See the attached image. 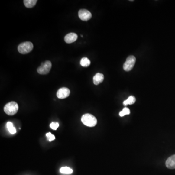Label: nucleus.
<instances>
[{"label":"nucleus","instance_id":"nucleus-9","mask_svg":"<svg viewBox=\"0 0 175 175\" xmlns=\"http://www.w3.org/2000/svg\"><path fill=\"white\" fill-rule=\"evenodd\" d=\"M165 165L169 169H175V155L168 158L165 162Z\"/></svg>","mask_w":175,"mask_h":175},{"label":"nucleus","instance_id":"nucleus-6","mask_svg":"<svg viewBox=\"0 0 175 175\" xmlns=\"http://www.w3.org/2000/svg\"><path fill=\"white\" fill-rule=\"evenodd\" d=\"M78 16L83 21H88L91 19L92 13L86 9H80L78 12Z\"/></svg>","mask_w":175,"mask_h":175},{"label":"nucleus","instance_id":"nucleus-17","mask_svg":"<svg viewBox=\"0 0 175 175\" xmlns=\"http://www.w3.org/2000/svg\"><path fill=\"white\" fill-rule=\"evenodd\" d=\"M46 136L47 137L48 140L50 142L54 140L55 139V136L53 135V134H52L51 132H49V133H46Z\"/></svg>","mask_w":175,"mask_h":175},{"label":"nucleus","instance_id":"nucleus-13","mask_svg":"<svg viewBox=\"0 0 175 175\" xmlns=\"http://www.w3.org/2000/svg\"><path fill=\"white\" fill-rule=\"evenodd\" d=\"M80 64L82 67H87L89 66L91 64V61L89 60V59H88L87 57H83L81 60Z\"/></svg>","mask_w":175,"mask_h":175},{"label":"nucleus","instance_id":"nucleus-14","mask_svg":"<svg viewBox=\"0 0 175 175\" xmlns=\"http://www.w3.org/2000/svg\"><path fill=\"white\" fill-rule=\"evenodd\" d=\"M6 127L8 128L9 132L11 134H14L16 133V129L13 127L12 123L10 122H8L6 124Z\"/></svg>","mask_w":175,"mask_h":175},{"label":"nucleus","instance_id":"nucleus-4","mask_svg":"<svg viewBox=\"0 0 175 175\" xmlns=\"http://www.w3.org/2000/svg\"><path fill=\"white\" fill-rule=\"evenodd\" d=\"M52 67V63L49 60L45 61L37 69V72L41 75H46L49 73Z\"/></svg>","mask_w":175,"mask_h":175},{"label":"nucleus","instance_id":"nucleus-12","mask_svg":"<svg viewBox=\"0 0 175 175\" xmlns=\"http://www.w3.org/2000/svg\"><path fill=\"white\" fill-rule=\"evenodd\" d=\"M136 102L135 97L133 96H130L127 100H125L123 102V105L125 106H127L128 105H132Z\"/></svg>","mask_w":175,"mask_h":175},{"label":"nucleus","instance_id":"nucleus-15","mask_svg":"<svg viewBox=\"0 0 175 175\" xmlns=\"http://www.w3.org/2000/svg\"><path fill=\"white\" fill-rule=\"evenodd\" d=\"M60 172L64 174H71L73 172V170L68 167H62L60 169Z\"/></svg>","mask_w":175,"mask_h":175},{"label":"nucleus","instance_id":"nucleus-18","mask_svg":"<svg viewBox=\"0 0 175 175\" xmlns=\"http://www.w3.org/2000/svg\"><path fill=\"white\" fill-rule=\"evenodd\" d=\"M50 126L52 129H53V130H57V128L59 127V124L58 123L52 122L50 124Z\"/></svg>","mask_w":175,"mask_h":175},{"label":"nucleus","instance_id":"nucleus-10","mask_svg":"<svg viewBox=\"0 0 175 175\" xmlns=\"http://www.w3.org/2000/svg\"><path fill=\"white\" fill-rule=\"evenodd\" d=\"M104 79V76L101 73H97L93 76V82L94 84L97 85L101 83Z\"/></svg>","mask_w":175,"mask_h":175},{"label":"nucleus","instance_id":"nucleus-5","mask_svg":"<svg viewBox=\"0 0 175 175\" xmlns=\"http://www.w3.org/2000/svg\"><path fill=\"white\" fill-rule=\"evenodd\" d=\"M136 62V57L133 56H130L127 58L126 61L123 65V68L126 72L131 71Z\"/></svg>","mask_w":175,"mask_h":175},{"label":"nucleus","instance_id":"nucleus-11","mask_svg":"<svg viewBox=\"0 0 175 175\" xmlns=\"http://www.w3.org/2000/svg\"><path fill=\"white\" fill-rule=\"evenodd\" d=\"M37 1V0H24V4L25 7L28 8H32L36 5Z\"/></svg>","mask_w":175,"mask_h":175},{"label":"nucleus","instance_id":"nucleus-7","mask_svg":"<svg viewBox=\"0 0 175 175\" xmlns=\"http://www.w3.org/2000/svg\"><path fill=\"white\" fill-rule=\"evenodd\" d=\"M70 94V91L68 88L63 87L58 89L57 93V96L60 99H64L67 98Z\"/></svg>","mask_w":175,"mask_h":175},{"label":"nucleus","instance_id":"nucleus-3","mask_svg":"<svg viewBox=\"0 0 175 175\" xmlns=\"http://www.w3.org/2000/svg\"><path fill=\"white\" fill-rule=\"evenodd\" d=\"M34 46L32 43L30 41H26L20 44L18 47V50L21 54H27L32 51Z\"/></svg>","mask_w":175,"mask_h":175},{"label":"nucleus","instance_id":"nucleus-2","mask_svg":"<svg viewBox=\"0 0 175 175\" xmlns=\"http://www.w3.org/2000/svg\"><path fill=\"white\" fill-rule=\"evenodd\" d=\"M19 109V106L16 102H10L5 105L4 107V111L8 115H14L16 114Z\"/></svg>","mask_w":175,"mask_h":175},{"label":"nucleus","instance_id":"nucleus-8","mask_svg":"<svg viewBox=\"0 0 175 175\" xmlns=\"http://www.w3.org/2000/svg\"><path fill=\"white\" fill-rule=\"evenodd\" d=\"M77 39V35L75 33H70L65 36L64 41L67 44H71L75 42Z\"/></svg>","mask_w":175,"mask_h":175},{"label":"nucleus","instance_id":"nucleus-1","mask_svg":"<svg viewBox=\"0 0 175 175\" xmlns=\"http://www.w3.org/2000/svg\"><path fill=\"white\" fill-rule=\"evenodd\" d=\"M81 121L84 125L89 127H95L97 123L96 118L89 113L84 114L81 117Z\"/></svg>","mask_w":175,"mask_h":175},{"label":"nucleus","instance_id":"nucleus-16","mask_svg":"<svg viewBox=\"0 0 175 175\" xmlns=\"http://www.w3.org/2000/svg\"><path fill=\"white\" fill-rule=\"evenodd\" d=\"M130 110L128 108H124L122 111L120 112L119 115L121 117L124 116L125 115H128L130 114Z\"/></svg>","mask_w":175,"mask_h":175}]
</instances>
